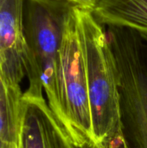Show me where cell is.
<instances>
[{"instance_id": "1", "label": "cell", "mask_w": 147, "mask_h": 148, "mask_svg": "<svg viewBox=\"0 0 147 148\" xmlns=\"http://www.w3.org/2000/svg\"><path fill=\"white\" fill-rule=\"evenodd\" d=\"M75 7L64 0H24L23 29L26 44V90L45 92L48 104L65 128L58 89L57 69L68 18Z\"/></svg>"}, {"instance_id": "2", "label": "cell", "mask_w": 147, "mask_h": 148, "mask_svg": "<svg viewBox=\"0 0 147 148\" xmlns=\"http://www.w3.org/2000/svg\"><path fill=\"white\" fill-rule=\"evenodd\" d=\"M76 14L86 67L93 139L96 148H107L121 131L115 61L107 31L92 11L76 7Z\"/></svg>"}, {"instance_id": "3", "label": "cell", "mask_w": 147, "mask_h": 148, "mask_svg": "<svg viewBox=\"0 0 147 148\" xmlns=\"http://www.w3.org/2000/svg\"><path fill=\"white\" fill-rule=\"evenodd\" d=\"M120 95L121 133L128 148H147V36L107 26Z\"/></svg>"}, {"instance_id": "4", "label": "cell", "mask_w": 147, "mask_h": 148, "mask_svg": "<svg viewBox=\"0 0 147 148\" xmlns=\"http://www.w3.org/2000/svg\"><path fill=\"white\" fill-rule=\"evenodd\" d=\"M58 89L65 129L79 148H96L93 139L84 56L78 29L76 6L64 31L57 69Z\"/></svg>"}, {"instance_id": "5", "label": "cell", "mask_w": 147, "mask_h": 148, "mask_svg": "<svg viewBox=\"0 0 147 148\" xmlns=\"http://www.w3.org/2000/svg\"><path fill=\"white\" fill-rule=\"evenodd\" d=\"M18 148H79L49 108L43 95L26 91L22 99Z\"/></svg>"}, {"instance_id": "6", "label": "cell", "mask_w": 147, "mask_h": 148, "mask_svg": "<svg viewBox=\"0 0 147 148\" xmlns=\"http://www.w3.org/2000/svg\"><path fill=\"white\" fill-rule=\"evenodd\" d=\"M24 0H0V70L12 83L26 76Z\"/></svg>"}, {"instance_id": "7", "label": "cell", "mask_w": 147, "mask_h": 148, "mask_svg": "<svg viewBox=\"0 0 147 148\" xmlns=\"http://www.w3.org/2000/svg\"><path fill=\"white\" fill-rule=\"evenodd\" d=\"M92 14L103 26H123L147 36V0H100Z\"/></svg>"}, {"instance_id": "8", "label": "cell", "mask_w": 147, "mask_h": 148, "mask_svg": "<svg viewBox=\"0 0 147 148\" xmlns=\"http://www.w3.org/2000/svg\"><path fill=\"white\" fill-rule=\"evenodd\" d=\"M20 85L10 82L0 70V140L16 143L19 139L22 99Z\"/></svg>"}, {"instance_id": "9", "label": "cell", "mask_w": 147, "mask_h": 148, "mask_svg": "<svg viewBox=\"0 0 147 148\" xmlns=\"http://www.w3.org/2000/svg\"><path fill=\"white\" fill-rule=\"evenodd\" d=\"M73 3L75 6L92 11L100 0H64Z\"/></svg>"}, {"instance_id": "10", "label": "cell", "mask_w": 147, "mask_h": 148, "mask_svg": "<svg viewBox=\"0 0 147 148\" xmlns=\"http://www.w3.org/2000/svg\"><path fill=\"white\" fill-rule=\"evenodd\" d=\"M107 148H128L121 131L110 140Z\"/></svg>"}, {"instance_id": "11", "label": "cell", "mask_w": 147, "mask_h": 148, "mask_svg": "<svg viewBox=\"0 0 147 148\" xmlns=\"http://www.w3.org/2000/svg\"><path fill=\"white\" fill-rule=\"evenodd\" d=\"M0 148H18V146L16 143L6 142V141L0 140Z\"/></svg>"}]
</instances>
